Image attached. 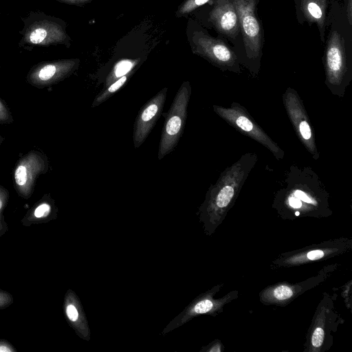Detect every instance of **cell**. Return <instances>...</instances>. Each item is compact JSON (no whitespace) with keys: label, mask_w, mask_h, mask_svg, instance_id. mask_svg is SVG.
Instances as JSON below:
<instances>
[{"label":"cell","mask_w":352,"mask_h":352,"mask_svg":"<svg viewBox=\"0 0 352 352\" xmlns=\"http://www.w3.org/2000/svg\"><path fill=\"white\" fill-rule=\"evenodd\" d=\"M324 44L325 84L333 95L342 97L352 80V25L337 0L330 1Z\"/></svg>","instance_id":"cell-1"},{"label":"cell","mask_w":352,"mask_h":352,"mask_svg":"<svg viewBox=\"0 0 352 352\" xmlns=\"http://www.w3.org/2000/svg\"><path fill=\"white\" fill-rule=\"evenodd\" d=\"M257 160L256 153H245L209 188L199 208L200 221L208 234H212L224 220Z\"/></svg>","instance_id":"cell-2"},{"label":"cell","mask_w":352,"mask_h":352,"mask_svg":"<svg viewBox=\"0 0 352 352\" xmlns=\"http://www.w3.org/2000/svg\"><path fill=\"white\" fill-rule=\"evenodd\" d=\"M287 184L276 193L274 207L283 218L331 215L329 195L314 173L290 172Z\"/></svg>","instance_id":"cell-3"},{"label":"cell","mask_w":352,"mask_h":352,"mask_svg":"<svg viewBox=\"0 0 352 352\" xmlns=\"http://www.w3.org/2000/svg\"><path fill=\"white\" fill-rule=\"evenodd\" d=\"M187 38L192 52L222 71L241 72L239 58L224 38L214 37L198 22L189 20Z\"/></svg>","instance_id":"cell-4"},{"label":"cell","mask_w":352,"mask_h":352,"mask_svg":"<svg viewBox=\"0 0 352 352\" xmlns=\"http://www.w3.org/2000/svg\"><path fill=\"white\" fill-rule=\"evenodd\" d=\"M239 16L242 52L241 64L253 74L259 70L264 43L263 30L257 13L259 0H233Z\"/></svg>","instance_id":"cell-5"},{"label":"cell","mask_w":352,"mask_h":352,"mask_svg":"<svg viewBox=\"0 0 352 352\" xmlns=\"http://www.w3.org/2000/svg\"><path fill=\"white\" fill-rule=\"evenodd\" d=\"M22 21L19 47L25 49L57 45L70 47L72 39L66 31L67 24L61 19L38 10L31 11Z\"/></svg>","instance_id":"cell-6"},{"label":"cell","mask_w":352,"mask_h":352,"mask_svg":"<svg viewBox=\"0 0 352 352\" xmlns=\"http://www.w3.org/2000/svg\"><path fill=\"white\" fill-rule=\"evenodd\" d=\"M190 95V82H183L173 100L162 128L157 153L159 160L175 149L184 133Z\"/></svg>","instance_id":"cell-7"},{"label":"cell","mask_w":352,"mask_h":352,"mask_svg":"<svg viewBox=\"0 0 352 352\" xmlns=\"http://www.w3.org/2000/svg\"><path fill=\"white\" fill-rule=\"evenodd\" d=\"M213 110L236 130L268 148L276 159L283 158L284 151L255 122L243 107L232 102L230 107L213 105Z\"/></svg>","instance_id":"cell-8"},{"label":"cell","mask_w":352,"mask_h":352,"mask_svg":"<svg viewBox=\"0 0 352 352\" xmlns=\"http://www.w3.org/2000/svg\"><path fill=\"white\" fill-rule=\"evenodd\" d=\"M351 240L340 238L321 242L296 251L283 253L274 262L278 267H291L326 259L343 254L351 248Z\"/></svg>","instance_id":"cell-9"},{"label":"cell","mask_w":352,"mask_h":352,"mask_svg":"<svg viewBox=\"0 0 352 352\" xmlns=\"http://www.w3.org/2000/svg\"><path fill=\"white\" fill-rule=\"evenodd\" d=\"M283 100L296 135L306 149L312 155L313 158L318 160L320 153L316 145L314 128L297 91L293 88H287L283 95Z\"/></svg>","instance_id":"cell-10"},{"label":"cell","mask_w":352,"mask_h":352,"mask_svg":"<svg viewBox=\"0 0 352 352\" xmlns=\"http://www.w3.org/2000/svg\"><path fill=\"white\" fill-rule=\"evenodd\" d=\"M210 6L208 20L219 35L230 41L235 46L241 38L238 13L233 0H212L208 3ZM242 43V41H241Z\"/></svg>","instance_id":"cell-11"},{"label":"cell","mask_w":352,"mask_h":352,"mask_svg":"<svg viewBox=\"0 0 352 352\" xmlns=\"http://www.w3.org/2000/svg\"><path fill=\"white\" fill-rule=\"evenodd\" d=\"M80 65L79 58L41 62L33 66L27 76L28 82L43 88L56 84L72 75Z\"/></svg>","instance_id":"cell-12"},{"label":"cell","mask_w":352,"mask_h":352,"mask_svg":"<svg viewBox=\"0 0 352 352\" xmlns=\"http://www.w3.org/2000/svg\"><path fill=\"white\" fill-rule=\"evenodd\" d=\"M333 270V265L327 267L316 276L296 284L280 283L269 286L260 293V300L263 304L267 305H280L289 302L293 298L323 281Z\"/></svg>","instance_id":"cell-13"},{"label":"cell","mask_w":352,"mask_h":352,"mask_svg":"<svg viewBox=\"0 0 352 352\" xmlns=\"http://www.w3.org/2000/svg\"><path fill=\"white\" fill-rule=\"evenodd\" d=\"M49 168L47 157L37 151H31L17 162L14 170L16 188L22 194L28 195L33 188L37 177Z\"/></svg>","instance_id":"cell-14"},{"label":"cell","mask_w":352,"mask_h":352,"mask_svg":"<svg viewBox=\"0 0 352 352\" xmlns=\"http://www.w3.org/2000/svg\"><path fill=\"white\" fill-rule=\"evenodd\" d=\"M167 92L168 88H163L139 111L133 126V140L135 148H139L145 142L162 115Z\"/></svg>","instance_id":"cell-15"},{"label":"cell","mask_w":352,"mask_h":352,"mask_svg":"<svg viewBox=\"0 0 352 352\" xmlns=\"http://www.w3.org/2000/svg\"><path fill=\"white\" fill-rule=\"evenodd\" d=\"M219 285L214 287L211 290L197 297L184 312L170 322L165 329L168 331L177 327L190 320L192 318L201 314H219L223 306L237 298L236 291L228 293L219 299H214L213 296L219 291Z\"/></svg>","instance_id":"cell-16"},{"label":"cell","mask_w":352,"mask_h":352,"mask_svg":"<svg viewBox=\"0 0 352 352\" xmlns=\"http://www.w3.org/2000/svg\"><path fill=\"white\" fill-rule=\"evenodd\" d=\"M296 19L302 25L316 24L324 43L327 32L328 0H294Z\"/></svg>","instance_id":"cell-17"},{"label":"cell","mask_w":352,"mask_h":352,"mask_svg":"<svg viewBox=\"0 0 352 352\" xmlns=\"http://www.w3.org/2000/svg\"><path fill=\"white\" fill-rule=\"evenodd\" d=\"M318 310L319 313H316L314 322L311 325L310 329L309 342H308V351H319L320 349L324 346V341L327 336V326L330 324L327 322V314L333 307L331 300H329L327 297L323 298Z\"/></svg>","instance_id":"cell-18"},{"label":"cell","mask_w":352,"mask_h":352,"mask_svg":"<svg viewBox=\"0 0 352 352\" xmlns=\"http://www.w3.org/2000/svg\"><path fill=\"white\" fill-rule=\"evenodd\" d=\"M139 63V59L130 58H124L118 61L107 75L105 79L104 88H106L122 76L135 70V67Z\"/></svg>","instance_id":"cell-19"},{"label":"cell","mask_w":352,"mask_h":352,"mask_svg":"<svg viewBox=\"0 0 352 352\" xmlns=\"http://www.w3.org/2000/svg\"><path fill=\"white\" fill-rule=\"evenodd\" d=\"M135 70L128 73L127 74L118 78L106 88H104L94 98L91 107L92 108L96 107L99 104L105 102L116 92L120 90L122 87L125 85L127 81L130 79L132 75L134 74Z\"/></svg>","instance_id":"cell-20"},{"label":"cell","mask_w":352,"mask_h":352,"mask_svg":"<svg viewBox=\"0 0 352 352\" xmlns=\"http://www.w3.org/2000/svg\"><path fill=\"white\" fill-rule=\"evenodd\" d=\"M212 0H184L175 12L176 17L186 16L198 8L209 3Z\"/></svg>","instance_id":"cell-21"},{"label":"cell","mask_w":352,"mask_h":352,"mask_svg":"<svg viewBox=\"0 0 352 352\" xmlns=\"http://www.w3.org/2000/svg\"><path fill=\"white\" fill-rule=\"evenodd\" d=\"M13 122L12 116L6 104L0 98V123L10 124Z\"/></svg>","instance_id":"cell-22"},{"label":"cell","mask_w":352,"mask_h":352,"mask_svg":"<svg viewBox=\"0 0 352 352\" xmlns=\"http://www.w3.org/2000/svg\"><path fill=\"white\" fill-rule=\"evenodd\" d=\"M66 314L69 320L73 322H76L80 320L79 311L77 307L72 303L67 305Z\"/></svg>","instance_id":"cell-23"},{"label":"cell","mask_w":352,"mask_h":352,"mask_svg":"<svg viewBox=\"0 0 352 352\" xmlns=\"http://www.w3.org/2000/svg\"><path fill=\"white\" fill-rule=\"evenodd\" d=\"M51 211V206L47 203L40 204L34 210V214L37 218L47 217Z\"/></svg>","instance_id":"cell-24"},{"label":"cell","mask_w":352,"mask_h":352,"mask_svg":"<svg viewBox=\"0 0 352 352\" xmlns=\"http://www.w3.org/2000/svg\"><path fill=\"white\" fill-rule=\"evenodd\" d=\"M342 6L344 10L346 19L349 24L352 25V0H344Z\"/></svg>","instance_id":"cell-25"},{"label":"cell","mask_w":352,"mask_h":352,"mask_svg":"<svg viewBox=\"0 0 352 352\" xmlns=\"http://www.w3.org/2000/svg\"><path fill=\"white\" fill-rule=\"evenodd\" d=\"M62 3L71 5V6H81L83 5H85L92 0H54Z\"/></svg>","instance_id":"cell-26"},{"label":"cell","mask_w":352,"mask_h":352,"mask_svg":"<svg viewBox=\"0 0 352 352\" xmlns=\"http://www.w3.org/2000/svg\"><path fill=\"white\" fill-rule=\"evenodd\" d=\"M11 351L12 350L10 348H8V346H0V352H9Z\"/></svg>","instance_id":"cell-27"},{"label":"cell","mask_w":352,"mask_h":352,"mask_svg":"<svg viewBox=\"0 0 352 352\" xmlns=\"http://www.w3.org/2000/svg\"><path fill=\"white\" fill-rule=\"evenodd\" d=\"M3 139L0 136V144H1V143L3 142Z\"/></svg>","instance_id":"cell-28"}]
</instances>
